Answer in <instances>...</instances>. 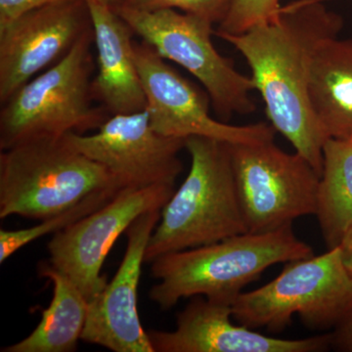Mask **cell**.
<instances>
[{
  "instance_id": "obj_14",
  "label": "cell",
  "mask_w": 352,
  "mask_h": 352,
  "mask_svg": "<svg viewBox=\"0 0 352 352\" xmlns=\"http://www.w3.org/2000/svg\"><path fill=\"white\" fill-rule=\"evenodd\" d=\"M232 305L194 296L177 314L175 331H148L155 352H320L331 349V333L283 340L234 325Z\"/></svg>"
},
{
  "instance_id": "obj_9",
  "label": "cell",
  "mask_w": 352,
  "mask_h": 352,
  "mask_svg": "<svg viewBox=\"0 0 352 352\" xmlns=\"http://www.w3.org/2000/svg\"><path fill=\"white\" fill-rule=\"evenodd\" d=\"M175 185L120 189L103 207L52 236L50 263L80 289L88 303L107 285L101 274L109 252L134 220L150 210H163Z\"/></svg>"
},
{
  "instance_id": "obj_13",
  "label": "cell",
  "mask_w": 352,
  "mask_h": 352,
  "mask_svg": "<svg viewBox=\"0 0 352 352\" xmlns=\"http://www.w3.org/2000/svg\"><path fill=\"white\" fill-rule=\"evenodd\" d=\"M162 210H150L132 222L124 258L115 276L88 303L82 340L113 352H155L138 312V287L150 237Z\"/></svg>"
},
{
  "instance_id": "obj_12",
  "label": "cell",
  "mask_w": 352,
  "mask_h": 352,
  "mask_svg": "<svg viewBox=\"0 0 352 352\" xmlns=\"http://www.w3.org/2000/svg\"><path fill=\"white\" fill-rule=\"evenodd\" d=\"M92 29L85 0H66L25 14L0 31V102L59 61Z\"/></svg>"
},
{
  "instance_id": "obj_17",
  "label": "cell",
  "mask_w": 352,
  "mask_h": 352,
  "mask_svg": "<svg viewBox=\"0 0 352 352\" xmlns=\"http://www.w3.org/2000/svg\"><path fill=\"white\" fill-rule=\"evenodd\" d=\"M38 273L53 285V298L43 310L38 327L24 340L3 347L2 352L75 351L87 323L88 302L67 275L41 263Z\"/></svg>"
},
{
  "instance_id": "obj_5",
  "label": "cell",
  "mask_w": 352,
  "mask_h": 352,
  "mask_svg": "<svg viewBox=\"0 0 352 352\" xmlns=\"http://www.w3.org/2000/svg\"><path fill=\"white\" fill-rule=\"evenodd\" d=\"M92 29L63 58L25 82L0 112V149L34 139L63 138L98 129L108 119L92 104Z\"/></svg>"
},
{
  "instance_id": "obj_19",
  "label": "cell",
  "mask_w": 352,
  "mask_h": 352,
  "mask_svg": "<svg viewBox=\"0 0 352 352\" xmlns=\"http://www.w3.org/2000/svg\"><path fill=\"white\" fill-rule=\"evenodd\" d=\"M120 190H107L98 192L85 199L75 207L69 208L62 214L55 215L50 219L43 220L41 223L20 229V230H0V263H6L25 245L34 241L41 239L43 236L56 234L82 217L91 214L97 208L103 207Z\"/></svg>"
},
{
  "instance_id": "obj_15",
  "label": "cell",
  "mask_w": 352,
  "mask_h": 352,
  "mask_svg": "<svg viewBox=\"0 0 352 352\" xmlns=\"http://www.w3.org/2000/svg\"><path fill=\"white\" fill-rule=\"evenodd\" d=\"M97 50V75L91 83L94 98L111 116L140 112L146 97L139 76L134 34L113 7L97 0H85Z\"/></svg>"
},
{
  "instance_id": "obj_25",
  "label": "cell",
  "mask_w": 352,
  "mask_h": 352,
  "mask_svg": "<svg viewBox=\"0 0 352 352\" xmlns=\"http://www.w3.org/2000/svg\"><path fill=\"white\" fill-rule=\"evenodd\" d=\"M97 1L106 4V6L113 7V8H117V7L120 6V3H122V0H97Z\"/></svg>"
},
{
  "instance_id": "obj_16",
  "label": "cell",
  "mask_w": 352,
  "mask_h": 352,
  "mask_svg": "<svg viewBox=\"0 0 352 352\" xmlns=\"http://www.w3.org/2000/svg\"><path fill=\"white\" fill-rule=\"evenodd\" d=\"M312 110L329 138L352 141V39L322 45L309 85Z\"/></svg>"
},
{
  "instance_id": "obj_11",
  "label": "cell",
  "mask_w": 352,
  "mask_h": 352,
  "mask_svg": "<svg viewBox=\"0 0 352 352\" xmlns=\"http://www.w3.org/2000/svg\"><path fill=\"white\" fill-rule=\"evenodd\" d=\"M69 143L110 171L122 188L175 185L186 139L155 131L147 110L112 115L90 135L67 134Z\"/></svg>"
},
{
  "instance_id": "obj_22",
  "label": "cell",
  "mask_w": 352,
  "mask_h": 352,
  "mask_svg": "<svg viewBox=\"0 0 352 352\" xmlns=\"http://www.w3.org/2000/svg\"><path fill=\"white\" fill-rule=\"evenodd\" d=\"M66 0H0V31L25 14Z\"/></svg>"
},
{
  "instance_id": "obj_4",
  "label": "cell",
  "mask_w": 352,
  "mask_h": 352,
  "mask_svg": "<svg viewBox=\"0 0 352 352\" xmlns=\"http://www.w3.org/2000/svg\"><path fill=\"white\" fill-rule=\"evenodd\" d=\"M122 188L66 135L34 139L0 153V219L18 215L43 221L95 193Z\"/></svg>"
},
{
  "instance_id": "obj_23",
  "label": "cell",
  "mask_w": 352,
  "mask_h": 352,
  "mask_svg": "<svg viewBox=\"0 0 352 352\" xmlns=\"http://www.w3.org/2000/svg\"><path fill=\"white\" fill-rule=\"evenodd\" d=\"M331 349L352 352V312L331 333Z\"/></svg>"
},
{
  "instance_id": "obj_7",
  "label": "cell",
  "mask_w": 352,
  "mask_h": 352,
  "mask_svg": "<svg viewBox=\"0 0 352 352\" xmlns=\"http://www.w3.org/2000/svg\"><path fill=\"white\" fill-rule=\"evenodd\" d=\"M115 10L160 56L195 76L207 90L220 120L226 122L234 115L256 111L252 78L238 72L214 47L212 22L175 9L144 11L119 6Z\"/></svg>"
},
{
  "instance_id": "obj_21",
  "label": "cell",
  "mask_w": 352,
  "mask_h": 352,
  "mask_svg": "<svg viewBox=\"0 0 352 352\" xmlns=\"http://www.w3.org/2000/svg\"><path fill=\"white\" fill-rule=\"evenodd\" d=\"M231 1L232 0H122L120 6L144 11L179 9L184 13L210 21L212 24L217 22L219 24Z\"/></svg>"
},
{
  "instance_id": "obj_2",
  "label": "cell",
  "mask_w": 352,
  "mask_h": 352,
  "mask_svg": "<svg viewBox=\"0 0 352 352\" xmlns=\"http://www.w3.org/2000/svg\"><path fill=\"white\" fill-rule=\"evenodd\" d=\"M312 256L314 250L296 237L293 224L270 232L239 234L153 261L152 276L159 282L149 296L162 310L197 296L233 307L242 289L270 266Z\"/></svg>"
},
{
  "instance_id": "obj_18",
  "label": "cell",
  "mask_w": 352,
  "mask_h": 352,
  "mask_svg": "<svg viewBox=\"0 0 352 352\" xmlns=\"http://www.w3.org/2000/svg\"><path fill=\"white\" fill-rule=\"evenodd\" d=\"M315 215L328 250L338 247L352 223L351 140L329 138L324 145Z\"/></svg>"
},
{
  "instance_id": "obj_10",
  "label": "cell",
  "mask_w": 352,
  "mask_h": 352,
  "mask_svg": "<svg viewBox=\"0 0 352 352\" xmlns=\"http://www.w3.org/2000/svg\"><path fill=\"white\" fill-rule=\"evenodd\" d=\"M134 57L146 97V110L155 131L168 138L204 136L228 143L274 140V127L266 122L231 126L214 120L208 101L145 41L134 43Z\"/></svg>"
},
{
  "instance_id": "obj_8",
  "label": "cell",
  "mask_w": 352,
  "mask_h": 352,
  "mask_svg": "<svg viewBox=\"0 0 352 352\" xmlns=\"http://www.w3.org/2000/svg\"><path fill=\"white\" fill-rule=\"evenodd\" d=\"M229 148L248 232H270L316 214L321 175L298 153L285 152L274 140Z\"/></svg>"
},
{
  "instance_id": "obj_26",
  "label": "cell",
  "mask_w": 352,
  "mask_h": 352,
  "mask_svg": "<svg viewBox=\"0 0 352 352\" xmlns=\"http://www.w3.org/2000/svg\"><path fill=\"white\" fill-rule=\"evenodd\" d=\"M314 1H317V2H324V1H328V0H314Z\"/></svg>"
},
{
  "instance_id": "obj_1",
  "label": "cell",
  "mask_w": 352,
  "mask_h": 352,
  "mask_svg": "<svg viewBox=\"0 0 352 352\" xmlns=\"http://www.w3.org/2000/svg\"><path fill=\"white\" fill-rule=\"evenodd\" d=\"M344 20L322 2L302 0L272 22L240 34H215L244 57L271 126L322 175L329 138L312 110L309 85L319 50L339 38Z\"/></svg>"
},
{
  "instance_id": "obj_20",
  "label": "cell",
  "mask_w": 352,
  "mask_h": 352,
  "mask_svg": "<svg viewBox=\"0 0 352 352\" xmlns=\"http://www.w3.org/2000/svg\"><path fill=\"white\" fill-rule=\"evenodd\" d=\"M280 0H232L214 34H240L278 19Z\"/></svg>"
},
{
  "instance_id": "obj_24",
  "label": "cell",
  "mask_w": 352,
  "mask_h": 352,
  "mask_svg": "<svg viewBox=\"0 0 352 352\" xmlns=\"http://www.w3.org/2000/svg\"><path fill=\"white\" fill-rule=\"evenodd\" d=\"M338 248L340 249L342 263L352 277V223L344 233Z\"/></svg>"
},
{
  "instance_id": "obj_3",
  "label": "cell",
  "mask_w": 352,
  "mask_h": 352,
  "mask_svg": "<svg viewBox=\"0 0 352 352\" xmlns=\"http://www.w3.org/2000/svg\"><path fill=\"white\" fill-rule=\"evenodd\" d=\"M185 149L191 160L188 175L162 210L146 248L145 263L248 232L229 143L191 136Z\"/></svg>"
},
{
  "instance_id": "obj_6",
  "label": "cell",
  "mask_w": 352,
  "mask_h": 352,
  "mask_svg": "<svg viewBox=\"0 0 352 352\" xmlns=\"http://www.w3.org/2000/svg\"><path fill=\"white\" fill-rule=\"evenodd\" d=\"M233 318L250 329L281 333L298 315L308 329H335L352 312V277L338 247L320 256L289 261L274 280L242 293Z\"/></svg>"
}]
</instances>
